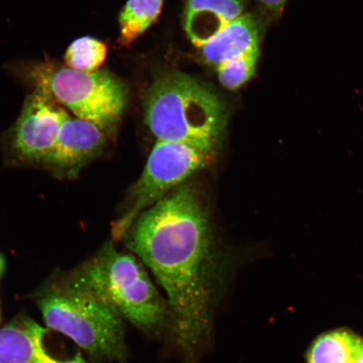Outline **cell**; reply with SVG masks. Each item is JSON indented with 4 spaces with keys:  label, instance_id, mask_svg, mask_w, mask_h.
Wrapping results in <instances>:
<instances>
[{
    "label": "cell",
    "instance_id": "cell-5",
    "mask_svg": "<svg viewBox=\"0 0 363 363\" xmlns=\"http://www.w3.org/2000/svg\"><path fill=\"white\" fill-rule=\"evenodd\" d=\"M26 76L76 117L93 122L106 133L113 129L125 110V87L106 70L84 72L45 61L28 67Z\"/></svg>",
    "mask_w": 363,
    "mask_h": 363
},
{
    "label": "cell",
    "instance_id": "cell-14",
    "mask_svg": "<svg viewBox=\"0 0 363 363\" xmlns=\"http://www.w3.org/2000/svg\"><path fill=\"white\" fill-rule=\"evenodd\" d=\"M107 45L96 38L84 36L74 40L67 48L65 61L67 67L77 71H98L106 60Z\"/></svg>",
    "mask_w": 363,
    "mask_h": 363
},
{
    "label": "cell",
    "instance_id": "cell-7",
    "mask_svg": "<svg viewBox=\"0 0 363 363\" xmlns=\"http://www.w3.org/2000/svg\"><path fill=\"white\" fill-rule=\"evenodd\" d=\"M69 116L65 108L42 89L27 96L12 130L11 147L27 162H44L55 145L63 121Z\"/></svg>",
    "mask_w": 363,
    "mask_h": 363
},
{
    "label": "cell",
    "instance_id": "cell-18",
    "mask_svg": "<svg viewBox=\"0 0 363 363\" xmlns=\"http://www.w3.org/2000/svg\"><path fill=\"white\" fill-rule=\"evenodd\" d=\"M4 269V261L1 256H0V275H1L2 270Z\"/></svg>",
    "mask_w": 363,
    "mask_h": 363
},
{
    "label": "cell",
    "instance_id": "cell-10",
    "mask_svg": "<svg viewBox=\"0 0 363 363\" xmlns=\"http://www.w3.org/2000/svg\"><path fill=\"white\" fill-rule=\"evenodd\" d=\"M244 9V0H187L185 33L194 45L201 48L242 16Z\"/></svg>",
    "mask_w": 363,
    "mask_h": 363
},
{
    "label": "cell",
    "instance_id": "cell-9",
    "mask_svg": "<svg viewBox=\"0 0 363 363\" xmlns=\"http://www.w3.org/2000/svg\"><path fill=\"white\" fill-rule=\"evenodd\" d=\"M47 329L24 319L0 329V363H89L81 352L61 360L45 350L43 340Z\"/></svg>",
    "mask_w": 363,
    "mask_h": 363
},
{
    "label": "cell",
    "instance_id": "cell-3",
    "mask_svg": "<svg viewBox=\"0 0 363 363\" xmlns=\"http://www.w3.org/2000/svg\"><path fill=\"white\" fill-rule=\"evenodd\" d=\"M227 116L216 93L179 72L159 77L145 101V122L157 140L217 148Z\"/></svg>",
    "mask_w": 363,
    "mask_h": 363
},
{
    "label": "cell",
    "instance_id": "cell-1",
    "mask_svg": "<svg viewBox=\"0 0 363 363\" xmlns=\"http://www.w3.org/2000/svg\"><path fill=\"white\" fill-rule=\"evenodd\" d=\"M121 240L166 294L169 331L194 363L212 330L216 244L211 216L187 182L143 211Z\"/></svg>",
    "mask_w": 363,
    "mask_h": 363
},
{
    "label": "cell",
    "instance_id": "cell-17",
    "mask_svg": "<svg viewBox=\"0 0 363 363\" xmlns=\"http://www.w3.org/2000/svg\"><path fill=\"white\" fill-rule=\"evenodd\" d=\"M352 363H363V344Z\"/></svg>",
    "mask_w": 363,
    "mask_h": 363
},
{
    "label": "cell",
    "instance_id": "cell-4",
    "mask_svg": "<svg viewBox=\"0 0 363 363\" xmlns=\"http://www.w3.org/2000/svg\"><path fill=\"white\" fill-rule=\"evenodd\" d=\"M45 325L67 335L95 362L126 363L124 320L94 294L67 281L38 301Z\"/></svg>",
    "mask_w": 363,
    "mask_h": 363
},
{
    "label": "cell",
    "instance_id": "cell-11",
    "mask_svg": "<svg viewBox=\"0 0 363 363\" xmlns=\"http://www.w3.org/2000/svg\"><path fill=\"white\" fill-rule=\"evenodd\" d=\"M260 33L251 13L242 15L201 47L203 60L219 66L255 48H259Z\"/></svg>",
    "mask_w": 363,
    "mask_h": 363
},
{
    "label": "cell",
    "instance_id": "cell-6",
    "mask_svg": "<svg viewBox=\"0 0 363 363\" xmlns=\"http://www.w3.org/2000/svg\"><path fill=\"white\" fill-rule=\"evenodd\" d=\"M217 148L199 145L157 140L140 178L130 188L119 219L112 228L119 240L142 213L160 201L215 157Z\"/></svg>",
    "mask_w": 363,
    "mask_h": 363
},
{
    "label": "cell",
    "instance_id": "cell-8",
    "mask_svg": "<svg viewBox=\"0 0 363 363\" xmlns=\"http://www.w3.org/2000/svg\"><path fill=\"white\" fill-rule=\"evenodd\" d=\"M106 134L93 122L68 116L44 162L58 174L74 177L101 153L106 144Z\"/></svg>",
    "mask_w": 363,
    "mask_h": 363
},
{
    "label": "cell",
    "instance_id": "cell-13",
    "mask_svg": "<svg viewBox=\"0 0 363 363\" xmlns=\"http://www.w3.org/2000/svg\"><path fill=\"white\" fill-rule=\"evenodd\" d=\"M164 0H128L120 16L119 43L129 45L147 30L160 15Z\"/></svg>",
    "mask_w": 363,
    "mask_h": 363
},
{
    "label": "cell",
    "instance_id": "cell-16",
    "mask_svg": "<svg viewBox=\"0 0 363 363\" xmlns=\"http://www.w3.org/2000/svg\"><path fill=\"white\" fill-rule=\"evenodd\" d=\"M257 1L262 4L263 6H265L267 8H269L271 11L279 13L282 11L288 0H257Z\"/></svg>",
    "mask_w": 363,
    "mask_h": 363
},
{
    "label": "cell",
    "instance_id": "cell-2",
    "mask_svg": "<svg viewBox=\"0 0 363 363\" xmlns=\"http://www.w3.org/2000/svg\"><path fill=\"white\" fill-rule=\"evenodd\" d=\"M68 281L101 298L148 337H159L169 330V306L144 265L133 254L118 251L111 242Z\"/></svg>",
    "mask_w": 363,
    "mask_h": 363
},
{
    "label": "cell",
    "instance_id": "cell-15",
    "mask_svg": "<svg viewBox=\"0 0 363 363\" xmlns=\"http://www.w3.org/2000/svg\"><path fill=\"white\" fill-rule=\"evenodd\" d=\"M259 48H255L217 66L220 83L230 90L238 89L255 74L259 57Z\"/></svg>",
    "mask_w": 363,
    "mask_h": 363
},
{
    "label": "cell",
    "instance_id": "cell-12",
    "mask_svg": "<svg viewBox=\"0 0 363 363\" xmlns=\"http://www.w3.org/2000/svg\"><path fill=\"white\" fill-rule=\"evenodd\" d=\"M363 339L346 329L328 331L318 337L307 352V363H352Z\"/></svg>",
    "mask_w": 363,
    "mask_h": 363
}]
</instances>
